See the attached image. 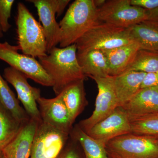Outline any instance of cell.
Returning a JSON list of instances; mask_svg holds the SVG:
<instances>
[{"mask_svg": "<svg viewBox=\"0 0 158 158\" xmlns=\"http://www.w3.org/2000/svg\"><path fill=\"white\" fill-rule=\"evenodd\" d=\"M19 50L18 46L11 45L6 41L0 43V59L37 84L53 87V81L39 61L34 57L19 53Z\"/></svg>", "mask_w": 158, "mask_h": 158, "instance_id": "8992f818", "label": "cell"}, {"mask_svg": "<svg viewBox=\"0 0 158 158\" xmlns=\"http://www.w3.org/2000/svg\"></svg>", "mask_w": 158, "mask_h": 158, "instance_id": "e575fe53", "label": "cell"}, {"mask_svg": "<svg viewBox=\"0 0 158 158\" xmlns=\"http://www.w3.org/2000/svg\"><path fill=\"white\" fill-rule=\"evenodd\" d=\"M69 135L81 144L85 158H110L106 151V144L90 137L78 125L72 130Z\"/></svg>", "mask_w": 158, "mask_h": 158, "instance_id": "44dd1931", "label": "cell"}, {"mask_svg": "<svg viewBox=\"0 0 158 158\" xmlns=\"http://www.w3.org/2000/svg\"><path fill=\"white\" fill-rule=\"evenodd\" d=\"M37 102L43 122L63 132L70 134L73 123L67 108L59 95L52 98L40 96Z\"/></svg>", "mask_w": 158, "mask_h": 158, "instance_id": "7c38bea8", "label": "cell"}, {"mask_svg": "<svg viewBox=\"0 0 158 158\" xmlns=\"http://www.w3.org/2000/svg\"><path fill=\"white\" fill-rule=\"evenodd\" d=\"M69 134L38 122L30 158H56L68 142Z\"/></svg>", "mask_w": 158, "mask_h": 158, "instance_id": "ba28073f", "label": "cell"}, {"mask_svg": "<svg viewBox=\"0 0 158 158\" xmlns=\"http://www.w3.org/2000/svg\"><path fill=\"white\" fill-rule=\"evenodd\" d=\"M147 18L144 21L158 27V8L147 11Z\"/></svg>", "mask_w": 158, "mask_h": 158, "instance_id": "4dcf8cb0", "label": "cell"}, {"mask_svg": "<svg viewBox=\"0 0 158 158\" xmlns=\"http://www.w3.org/2000/svg\"><path fill=\"white\" fill-rule=\"evenodd\" d=\"M37 8L47 42L48 53L59 44L61 29L56 20V13L50 0H28Z\"/></svg>", "mask_w": 158, "mask_h": 158, "instance_id": "4fadbf2b", "label": "cell"}, {"mask_svg": "<svg viewBox=\"0 0 158 158\" xmlns=\"http://www.w3.org/2000/svg\"><path fill=\"white\" fill-rule=\"evenodd\" d=\"M53 6L57 17L62 14L66 6L70 2L69 0H50Z\"/></svg>", "mask_w": 158, "mask_h": 158, "instance_id": "f1b7e54d", "label": "cell"}, {"mask_svg": "<svg viewBox=\"0 0 158 158\" xmlns=\"http://www.w3.org/2000/svg\"><path fill=\"white\" fill-rule=\"evenodd\" d=\"M100 22L127 29L146 20L147 10L133 6L130 0H109L98 9Z\"/></svg>", "mask_w": 158, "mask_h": 158, "instance_id": "52a82bcc", "label": "cell"}, {"mask_svg": "<svg viewBox=\"0 0 158 158\" xmlns=\"http://www.w3.org/2000/svg\"><path fill=\"white\" fill-rule=\"evenodd\" d=\"M0 158H6L2 149H0Z\"/></svg>", "mask_w": 158, "mask_h": 158, "instance_id": "d6a6232c", "label": "cell"}, {"mask_svg": "<svg viewBox=\"0 0 158 158\" xmlns=\"http://www.w3.org/2000/svg\"><path fill=\"white\" fill-rule=\"evenodd\" d=\"M23 125L0 103V149H3L17 136Z\"/></svg>", "mask_w": 158, "mask_h": 158, "instance_id": "603a6c76", "label": "cell"}, {"mask_svg": "<svg viewBox=\"0 0 158 158\" xmlns=\"http://www.w3.org/2000/svg\"><path fill=\"white\" fill-rule=\"evenodd\" d=\"M14 2V0H0V26L3 33L7 32L11 27L9 19Z\"/></svg>", "mask_w": 158, "mask_h": 158, "instance_id": "484cf974", "label": "cell"}, {"mask_svg": "<svg viewBox=\"0 0 158 158\" xmlns=\"http://www.w3.org/2000/svg\"><path fill=\"white\" fill-rule=\"evenodd\" d=\"M16 23L18 46L23 54L35 58L47 56V42L42 26L23 3L18 4Z\"/></svg>", "mask_w": 158, "mask_h": 158, "instance_id": "3957f363", "label": "cell"}, {"mask_svg": "<svg viewBox=\"0 0 158 158\" xmlns=\"http://www.w3.org/2000/svg\"><path fill=\"white\" fill-rule=\"evenodd\" d=\"M106 0H93L94 6L98 9H99L106 2Z\"/></svg>", "mask_w": 158, "mask_h": 158, "instance_id": "1f68e13d", "label": "cell"}, {"mask_svg": "<svg viewBox=\"0 0 158 158\" xmlns=\"http://www.w3.org/2000/svg\"><path fill=\"white\" fill-rule=\"evenodd\" d=\"M96 82L98 94L96 99L95 108L92 115L82 120L78 125L85 132L88 133L94 126L106 118L118 107L116 93L113 87V77H92Z\"/></svg>", "mask_w": 158, "mask_h": 158, "instance_id": "9c48e42d", "label": "cell"}, {"mask_svg": "<svg viewBox=\"0 0 158 158\" xmlns=\"http://www.w3.org/2000/svg\"><path fill=\"white\" fill-rule=\"evenodd\" d=\"M131 133L128 114L123 108L118 107L110 116L98 123L86 133L106 144L113 138Z\"/></svg>", "mask_w": 158, "mask_h": 158, "instance_id": "8fae6325", "label": "cell"}, {"mask_svg": "<svg viewBox=\"0 0 158 158\" xmlns=\"http://www.w3.org/2000/svg\"><path fill=\"white\" fill-rule=\"evenodd\" d=\"M84 81L80 80L72 83L57 95L61 98L67 108L73 123L88 104Z\"/></svg>", "mask_w": 158, "mask_h": 158, "instance_id": "d6986e66", "label": "cell"}, {"mask_svg": "<svg viewBox=\"0 0 158 158\" xmlns=\"http://www.w3.org/2000/svg\"><path fill=\"white\" fill-rule=\"evenodd\" d=\"M4 77L15 89L18 99L21 102L30 118L38 122L41 121L37 102V99L41 96L40 89L31 86L23 74L11 67L4 69Z\"/></svg>", "mask_w": 158, "mask_h": 158, "instance_id": "30bf717a", "label": "cell"}, {"mask_svg": "<svg viewBox=\"0 0 158 158\" xmlns=\"http://www.w3.org/2000/svg\"><path fill=\"white\" fill-rule=\"evenodd\" d=\"M134 41L127 29L100 22L76 43L77 52L92 50L104 51L128 44Z\"/></svg>", "mask_w": 158, "mask_h": 158, "instance_id": "277c9868", "label": "cell"}, {"mask_svg": "<svg viewBox=\"0 0 158 158\" xmlns=\"http://www.w3.org/2000/svg\"><path fill=\"white\" fill-rule=\"evenodd\" d=\"M129 118L132 134L158 138V113Z\"/></svg>", "mask_w": 158, "mask_h": 158, "instance_id": "d4e9b609", "label": "cell"}, {"mask_svg": "<svg viewBox=\"0 0 158 158\" xmlns=\"http://www.w3.org/2000/svg\"><path fill=\"white\" fill-rule=\"evenodd\" d=\"M140 49L158 52V27L144 21L127 28Z\"/></svg>", "mask_w": 158, "mask_h": 158, "instance_id": "ffe728a7", "label": "cell"}, {"mask_svg": "<svg viewBox=\"0 0 158 158\" xmlns=\"http://www.w3.org/2000/svg\"><path fill=\"white\" fill-rule=\"evenodd\" d=\"M77 58L85 76L90 78L110 77L107 62L102 51L92 50L77 52Z\"/></svg>", "mask_w": 158, "mask_h": 158, "instance_id": "ac0fdd59", "label": "cell"}, {"mask_svg": "<svg viewBox=\"0 0 158 158\" xmlns=\"http://www.w3.org/2000/svg\"><path fill=\"white\" fill-rule=\"evenodd\" d=\"M0 103L11 113L23 125L29 121L30 117L24 108L20 106L19 100L0 74Z\"/></svg>", "mask_w": 158, "mask_h": 158, "instance_id": "7402d4cb", "label": "cell"}, {"mask_svg": "<svg viewBox=\"0 0 158 158\" xmlns=\"http://www.w3.org/2000/svg\"><path fill=\"white\" fill-rule=\"evenodd\" d=\"M139 49L138 44L133 41L116 48L102 51L107 62L110 76H116L124 72Z\"/></svg>", "mask_w": 158, "mask_h": 158, "instance_id": "e0dca14e", "label": "cell"}, {"mask_svg": "<svg viewBox=\"0 0 158 158\" xmlns=\"http://www.w3.org/2000/svg\"><path fill=\"white\" fill-rule=\"evenodd\" d=\"M39 62L54 82L56 95L72 83L85 80L86 76L79 65L75 44L63 48H54Z\"/></svg>", "mask_w": 158, "mask_h": 158, "instance_id": "6da1fadb", "label": "cell"}, {"mask_svg": "<svg viewBox=\"0 0 158 158\" xmlns=\"http://www.w3.org/2000/svg\"><path fill=\"white\" fill-rule=\"evenodd\" d=\"M151 88H158V71L146 73L144 77L141 89Z\"/></svg>", "mask_w": 158, "mask_h": 158, "instance_id": "83f0119b", "label": "cell"}, {"mask_svg": "<svg viewBox=\"0 0 158 158\" xmlns=\"http://www.w3.org/2000/svg\"><path fill=\"white\" fill-rule=\"evenodd\" d=\"M110 158H158V138L133 134L118 136L106 144Z\"/></svg>", "mask_w": 158, "mask_h": 158, "instance_id": "5b68a950", "label": "cell"}, {"mask_svg": "<svg viewBox=\"0 0 158 158\" xmlns=\"http://www.w3.org/2000/svg\"><path fill=\"white\" fill-rule=\"evenodd\" d=\"M131 5L150 11L158 8V0H130Z\"/></svg>", "mask_w": 158, "mask_h": 158, "instance_id": "4316f807", "label": "cell"}, {"mask_svg": "<svg viewBox=\"0 0 158 158\" xmlns=\"http://www.w3.org/2000/svg\"><path fill=\"white\" fill-rule=\"evenodd\" d=\"M128 71L145 73L158 72V52L139 49L125 71Z\"/></svg>", "mask_w": 158, "mask_h": 158, "instance_id": "cb8c5ba5", "label": "cell"}, {"mask_svg": "<svg viewBox=\"0 0 158 158\" xmlns=\"http://www.w3.org/2000/svg\"><path fill=\"white\" fill-rule=\"evenodd\" d=\"M3 32L2 31V29L1 28V26H0V38L3 37Z\"/></svg>", "mask_w": 158, "mask_h": 158, "instance_id": "836d02e7", "label": "cell"}, {"mask_svg": "<svg viewBox=\"0 0 158 158\" xmlns=\"http://www.w3.org/2000/svg\"><path fill=\"white\" fill-rule=\"evenodd\" d=\"M146 74L144 73L128 71L112 77L118 107L123 106L127 103L141 89Z\"/></svg>", "mask_w": 158, "mask_h": 158, "instance_id": "9a60e30c", "label": "cell"}, {"mask_svg": "<svg viewBox=\"0 0 158 158\" xmlns=\"http://www.w3.org/2000/svg\"><path fill=\"white\" fill-rule=\"evenodd\" d=\"M99 23L98 9L93 0H76L69 6L59 23L61 29L60 48L76 44L84 34Z\"/></svg>", "mask_w": 158, "mask_h": 158, "instance_id": "7a4b0ae2", "label": "cell"}, {"mask_svg": "<svg viewBox=\"0 0 158 158\" xmlns=\"http://www.w3.org/2000/svg\"><path fill=\"white\" fill-rule=\"evenodd\" d=\"M56 158H80V157L75 150L66 144Z\"/></svg>", "mask_w": 158, "mask_h": 158, "instance_id": "f546056e", "label": "cell"}, {"mask_svg": "<svg viewBox=\"0 0 158 158\" xmlns=\"http://www.w3.org/2000/svg\"><path fill=\"white\" fill-rule=\"evenodd\" d=\"M129 116L158 113V88L141 89L123 106Z\"/></svg>", "mask_w": 158, "mask_h": 158, "instance_id": "2e32d148", "label": "cell"}, {"mask_svg": "<svg viewBox=\"0 0 158 158\" xmlns=\"http://www.w3.org/2000/svg\"><path fill=\"white\" fill-rule=\"evenodd\" d=\"M38 122L30 118L8 145L3 148L6 158H30Z\"/></svg>", "mask_w": 158, "mask_h": 158, "instance_id": "5bb4252c", "label": "cell"}]
</instances>
